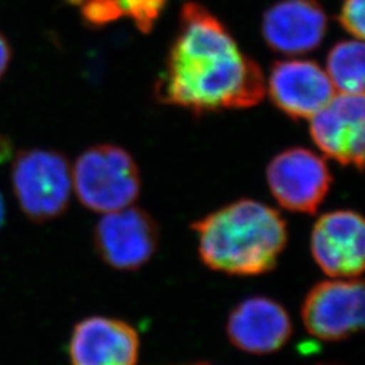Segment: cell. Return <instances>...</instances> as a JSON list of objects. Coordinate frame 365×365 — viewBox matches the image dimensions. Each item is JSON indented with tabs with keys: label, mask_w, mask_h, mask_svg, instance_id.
Wrapping results in <instances>:
<instances>
[{
	"label": "cell",
	"mask_w": 365,
	"mask_h": 365,
	"mask_svg": "<svg viewBox=\"0 0 365 365\" xmlns=\"http://www.w3.org/2000/svg\"><path fill=\"white\" fill-rule=\"evenodd\" d=\"M365 225L352 210L327 212L314 225L312 253L325 274L354 279L364 271Z\"/></svg>",
	"instance_id": "cell-9"
},
{
	"label": "cell",
	"mask_w": 365,
	"mask_h": 365,
	"mask_svg": "<svg viewBox=\"0 0 365 365\" xmlns=\"http://www.w3.org/2000/svg\"><path fill=\"white\" fill-rule=\"evenodd\" d=\"M226 330L235 348L253 354H268L287 342L292 324L282 304L269 298L253 297L235 306Z\"/></svg>",
	"instance_id": "cell-13"
},
{
	"label": "cell",
	"mask_w": 365,
	"mask_h": 365,
	"mask_svg": "<svg viewBox=\"0 0 365 365\" xmlns=\"http://www.w3.org/2000/svg\"><path fill=\"white\" fill-rule=\"evenodd\" d=\"M13 153V145L10 140L4 135H0V164L7 161Z\"/></svg>",
	"instance_id": "cell-19"
},
{
	"label": "cell",
	"mask_w": 365,
	"mask_h": 365,
	"mask_svg": "<svg viewBox=\"0 0 365 365\" xmlns=\"http://www.w3.org/2000/svg\"><path fill=\"white\" fill-rule=\"evenodd\" d=\"M267 90L274 106L292 119H312L337 93L324 68L297 58L274 63Z\"/></svg>",
	"instance_id": "cell-10"
},
{
	"label": "cell",
	"mask_w": 365,
	"mask_h": 365,
	"mask_svg": "<svg viewBox=\"0 0 365 365\" xmlns=\"http://www.w3.org/2000/svg\"><path fill=\"white\" fill-rule=\"evenodd\" d=\"M364 4V0H345L339 16L341 26L360 41L365 34Z\"/></svg>",
	"instance_id": "cell-17"
},
{
	"label": "cell",
	"mask_w": 365,
	"mask_h": 365,
	"mask_svg": "<svg viewBox=\"0 0 365 365\" xmlns=\"http://www.w3.org/2000/svg\"><path fill=\"white\" fill-rule=\"evenodd\" d=\"M72 185L86 209L108 214L135 202L141 191V176L125 149L96 145L78 157L72 168Z\"/></svg>",
	"instance_id": "cell-3"
},
{
	"label": "cell",
	"mask_w": 365,
	"mask_h": 365,
	"mask_svg": "<svg viewBox=\"0 0 365 365\" xmlns=\"http://www.w3.org/2000/svg\"><path fill=\"white\" fill-rule=\"evenodd\" d=\"M310 134L327 156L361 170L365 153L364 95L336 93L312 119Z\"/></svg>",
	"instance_id": "cell-8"
},
{
	"label": "cell",
	"mask_w": 365,
	"mask_h": 365,
	"mask_svg": "<svg viewBox=\"0 0 365 365\" xmlns=\"http://www.w3.org/2000/svg\"><path fill=\"white\" fill-rule=\"evenodd\" d=\"M265 90L260 66L241 52L221 21L202 4L187 1L157 80V98L203 114L259 105Z\"/></svg>",
	"instance_id": "cell-1"
},
{
	"label": "cell",
	"mask_w": 365,
	"mask_h": 365,
	"mask_svg": "<svg viewBox=\"0 0 365 365\" xmlns=\"http://www.w3.org/2000/svg\"><path fill=\"white\" fill-rule=\"evenodd\" d=\"M11 60H13V48L9 39L6 38V36L0 31V81L7 73Z\"/></svg>",
	"instance_id": "cell-18"
},
{
	"label": "cell",
	"mask_w": 365,
	"mask_h": 365,
	"mask_svg": "<svg viewBox=\"0 0 365 365\" xmlns=\"http://www.w3.org/2000/svg\"><path fill=\"white\" fill-rule=\"evenodd\" d=\"M4 222H6V205H4L3 195H1V192H0V229L3 227Z\"/></svg>",
	"instance_id": "cell-20"
},
{
	"label": "cell",
	"mask_w": 365,
	"mask_h": 365,
	"mask_svg": "<svg viewBox=\"0 0 365 365\" xmlns=\"http://www.w3.org/2000/svg\"><path fill=\"white\" fill-rule=\"evenodd\" d=\"M81 3L84 22L91 26H105L123 16L118 0H84Z\"/></svg>",
	"instance_id": "cell-16"
},
{
	"label": "cell",
	"mask_w": 365,
	"mask_h": 365,
	"mask_svg": "<svg viewBox=\"0 0 365 365\" xmlns=\"http://www.w3.org/2000/svg\"><path fill=\"white\" fill-rule=\"evenodd\" d=\"M93 244L110 267L135 271L156 253L158 227L145 210L129 206L103 214L95 226Z\"/></svg>",
	"instance_id": "cell-7"
},
{
	"label": "cell",
	"mask_w": 365,
	"mask_h": 365,
	"mask_svg": "<svg viewBox=\"0 0 365 365\" xmlns=\"http://www.w3.org/2000/svg\"><path fill=\"white\" fill-rule=\"evenodd\" d=\"M140 353V337L129 324L90 317L80 321L69 341L72 365H135Z\"/></svg>",
	"instance_id": "cell-12"
},
{
	"label": "cell",
	"mask_w": 365,
	"mask_h": 365,
	"mask_svg": "<svg viewBox=\"0 0 365 365\" xmlns=\"http://www.w3.org/2000/svg\"><path fill=\"white\" fill-rule=\"evenodd\" d=\"M327 29V13L317 0H282L264 14L261 33L274 52L298 56L317 49Z\"/></svg>",
	"instance_id": "cell-11"
},
{
	"label": "cell",
	"mask_w": 365,
	"mask_h": 365,
	"mask_svg": "<svg viewBox=\"0 0 365 365\" xmlns=\"http://www.w3.org/2000/svg\"><path fill=\"white\" fill-rule=\"evenodd\" d=\"M307 331L324 341L349 339L364 327V286L354 279L318 283L303 302Z\"/></svg>",
	"instance_id": "cell-6"
},
{
	"label": "cell",
	"mask_w": 365,
	"mask_h": 365,
	"mask_svg": "<svg viewBox=\"0 0 365 365\" xmlns=\"http://www.w3.org/2000/svg\"><path fill=\"white\" fill-rule=\"evenodd\" d=\"M11 184L19 209L29 221L45 223L61 217L72 195V170L63 153L31 148L13 160Z\"/></svg>",
	"instance_id": "cell-4"
},
{
	"label": "cell",
	"mask_w": 365,
	"mask_h": 365,
	"mask_svg": "<svg viewBox=\"0 0 365 365\" xmlns=\"http://www.w3.org/2000/svg\"><path fill=\"white\" fill-rule=\"evenodd\" d=\"M267 182L282 207L314 214L327 197L331 175L322 157L304 148H291L272 158Z\"/></svg>",
	"instance_id": "cell-5"
},
{
	"label": "cell",
	"mask_w": 365,
	"mask_h": 365,
	"mask_svg": "<svg viewBox=\"0 0 365 365\" xmlns=\"http://www.w3.org/2000/svg\"><path fill=\"white\" fill-rule=\"evenodd\" d=\"M122 13L131 18L134 25L145 34L150 33L163 13L167 0H118Z\"/></svg>",
	"instance_id": "cell-15"
},
{
	"label": "cell",
	"mask_w": 365,
	"mask_h": 365,
	"mask_svg": "<svg viewBox=\"0 0 365 365\" xmlns=\"http://www.w3.org/2000/svg\"><path fill=\"white\" fill-rule=\"evenodd\" d=\"M364 43L342 41L327 54V73L337 93L364 95Z\"/></svg>",
	"instance_id": "cell-14"
},
{
	"label": "cell",
	"mask_w": 365,
	"mask_h": 365,
	"mask_svg": "<svg viewBox=\"0 0 365 365\" xmlns=\"http://www.w3.org/2000/svg\"><path fill=\"white\" fill-rule=\"evenodd\" d=\"M199 255L214 271L240 276L274 269L287 244V225L276 210L240 199L192 225Z\"/></svg>",
	"instance_id": "cell-2"
},
{
	"label": "cell",
	"mask_w": 365,
	"mask_h": 365,
	"mask_svg": "<svg viewBox=\"0 0 365 365\" xmlns=\"http://www.w3.org/2000/svg\"><path fill=\"white\" fill-rule=\"evenodd\" d=\"M194 365H210V364H206V363H199V364H194Z\"/></svg>",
	"instance_id": "cell-21"
}]
</instances>
